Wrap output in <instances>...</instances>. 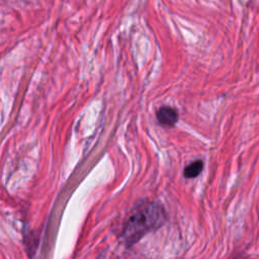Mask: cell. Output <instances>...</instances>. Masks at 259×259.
Here are the masks:
<instances>
[{"label":"cell","mask_w":259,"mask_h":259,"mask_svg":"<svg viewBox=\"0 0 259 259\" xmlns=\"http://www.w3.org/2000/svg\"><path fill=\"white\" fill-rule=\"evenodd\" d=\"M164 222V209L158 203H149L130 217L123 229L122 238L127 245L135 244L146 233L159 228Z\"/></svg>","instance_id":"6da1fadb"},{"label":"cell","mask_w":259,"mask_h":259,"mask_svg":"<svg viewBox=\"0 0 259 259\" xmlns=\"http://www.w3.org/2000/svg\"><path fill=\"white\" fill-rule=\"evenodd\" d=\"M157 119L162 125L172 126L178 120V113L176 109L169 106H164L158 110Z\"/></svg>","instance_id":"7a4b0ae2"},{"label":"cell","mask_w":259,"mask_h":259,"mask_svg":"<svg viewBox=\"0 0 259 259\" xmlns=\"http://www.w3.org/2000/svg\"><path fill=\"white\" fill-rule=\"evenodd\" d=\"M203 169V163L201 160H196L185 167L184 169V177L185 178H194L200 174Z\"/></svg>","instance_id":"3957f363"}]
</instances>
